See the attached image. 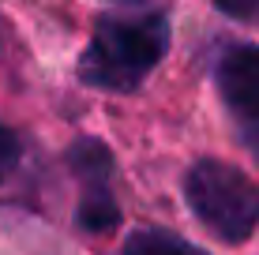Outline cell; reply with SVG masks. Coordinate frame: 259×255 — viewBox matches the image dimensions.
Here are the masks:
<instances>
[{"mask_svg":"<svg viewBox=\"0 0 259 255\" xmlns=\"http://www.w3.org/2000/svg\"><path fill=\"white\" fill-rule=\"evenodd\" d=\"M169 49V19L162 12L102 15L79 60V79L98 90L128 94L158 68Z\"/></svg>","mask_w":259,"mask_h":255,"instance_id":"obj_1","label":"cell"},{"mask_svg":"<svg viewBox=\"0 0 259 255\" xmlns=\"http://www.w3.org/2000/svg\"><path fill=\"white\" fill-rule=\"evenodd\" d=\"M184 195L203 225L229 244H240L259 225V188L240 169L203 158L184 177Z\"/></svg>","mask_w":259,"mask_h":255,"instance_id":"obj_2","label":"cell"},{"mask_svg":"<svg viewBox=\"0 0 259 255\" xmlns=\"http://www.w3.org/2000/svg\"><path fill=\"white\" fill-rule=\"evenodd\" d=\"M71 169L83 180V203H79V225L91 233H102L117 222V199L109 191L113 177V158L98 139H79L68 154Z\"/></svg>","mask_w":259,"mask_h":255,"instance_id":"obj_3","label":"cell"},{"mask_svg":"<svg viewBox=\"0 0 259 255\" xmlns=\"http://www.w3.org/2000/svg\"><path fill=\"white\" fill-rule=\"evenodd\" d=\"M214 79H218L222 101L240 117L244 131L259 128V45H248V41L229 45L214 68Z\"/></svg>","mask_w":259,"mask_h":255,"instance_id":"obj_4","label":"cell"},{"mask_svg":"<svg viewBox=\"0 0 259 255\" xmlns=\"http://www.w3.org/2000/svg\"><path fill=\"white\" fill-rule=\"evenodd\" d=\"M124 255H207L169 229H136L124 240Z\"/></svg>","mask_w":259,"mask_h":255,"instance_id":"obj_5","label":"cell"},{"mask_svg":"<svg viewBox=\"0 0 259 255\" xmlns=\"http://www.w3.org/2000/svg\"><path fill=\"white\" fill-rule=\"evenodd\" d=\"M19 162H23V143H19V135L0 120V184L19 169Z\"/></svg>","mask_w":259,"mask_h":255,"instance_id":"obj_6","label":"cell"}]
</instances>
